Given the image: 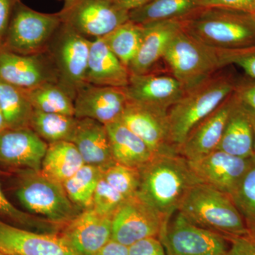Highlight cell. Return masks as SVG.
I'll list each match as a JSON object with an SVG mask.
<instances>
[{
    "label": "cell",
    "mask_w": 255,
    "mask_h": 255,
    "mask_svg": "<svg viewBox=\"0 0 255 255\" xmlns=\"http://www.w3.org/2000/svg\"><path fill=\"white\" fill-rule=\"evenodd\" d=\"M138 170L137 194L167 222L191 188L200 183L189 161L179 154L155 155Z\"/></svg>",
    "instance_id": "obj_1"
},
{
    "label": "cell",
    "mask_w": 255,
    "mask_h": 255,
    "mask_svg": "<svg viewBox=\"0 0 255 255\" xmlns=\"http://www.w3.org/2000/svg\"><path fill=\"white\" fill-rule=\"evenodd\" d=\"M179 21L183 31L214 49L238 52L255 48V18L250 13L201 7Z\"/></svg>",
    "instance_id": "obj_2"
},
{
    "label": "cell",
    "mask_w": 255,
    "mask_h": 255,
    "mask_svg": "<svg viewBox=\"0 0 255 255\" xmlns=\"http://www.w3.org/2000/svg\"><path fill=\"white\" fill-rule=\"evenodd\" d=\"M240 78L232 71L219 72L185 92L167 112L171 140L179 148L193 128L236 90Z\"/></svg>",
    "instance_id": "obj_3"
},
{
    "label": "cell",
    "mask_w": 255,
    "mask_h": 255,
    "mask_svg": "<svg viewBox=\"0 0 255 255\" xmlns=\"http://www.w3.org/2000/svg\"><path fill=\"white\" fill-rule=\"evenodd\" d=\"M178 211L193 224L226 238L248 236L244 217L231 196L202 183L191 188Z\"/></svg>",
    "instance_id": "obj_4"
},
{
    "label": "cell",
    "mask_w": 255,
    "mask_h": 255,
    "mask_svg": "<svg viewBox=\"0 0 255 255\" xmlns=\"http://www.w3.org/2000/svg\"><path fill=\"white\" fill-rule=\"evenodd\" d=\"M230 58L231 52L206 46L181 28L169 42L162 59L187 92L231 65Z\"/></svg>",
    "instance_id": "obj_5"
},
{
    "label": "cell",
    "mask_w": 255,
    "mask_h": 255,
    "mask_svg": "<svg viewBox=\"0 0 255 255\" xmlns=\"http://www.w3.org/2000/svg\"><path fill=\"white\" fill-rule=\"evenodd\" d=\"M15 194L31 214L38 215L59 228L73 219L81 210L69 199L63 184L46 177L41 171L13 170Z\"/></svg>",
    "instance_id": "obj_6"
},
{
    "label": "cell",
    "mask_w": 255,
    "mask_h": 255,
    "mask_svg": "<svg viewBox=\"0 0 255 255\" xmlns=\"http://www.w3.org/2000/svg\"><path fill=\"white\" fill-rule=\"evenodd\" d=\"M61 23L59 13L38 12L20 0L14 5L1 48L21 55L45 53Z\"/></svg>",
    "instance_id": "obj_7"
},
{
    "label": "cell",
    "mask_w": 255,
    "mask_h": 255,
    "mask_svg": "<svg viewBox=\"0 0 255 255\" xmlns=\"http://www.w3.org/2000/svg\"><path fill=\"white\" fill-rule=\"evenodd\" d=\"M91 41L62 22L47 48L56 70L58 85L73 101L77 92L87 84Z\"/></svg>",
    "instance_id": "obj_8"
},
{
    "label": "cell",
    "mask_w": 255,
    "mask_h": 255,
    "mask_svg": "<svg viewBox=\"0 0 255 255\" xmlns=\"http://www.w3.org/2000/svg\"><path fill=\"white\" fill-rule=\"evenodd\" d=\"M159 240L166 255H228V238L188 221L177 211L166 223Z\"/></svg>",
    "instance_id": "obj_9"
},
{
    "label": "cell",
    "mask_w": 255,
    "mask_h": 255,
    "mask_svg": "<svg viewBox=\"0 0 255 255\" xmlns=\"http://www.w3.org/2000/svg\"><path fill=\"white\" fill-rule=\"evenodd\" d=\"M58 13L62 22L90 41L104 38L129 21V11L114 0H76L64 4Z\"/></svg>",
    "instance_id": "obj_10"
},
{
    "label": "cell",
    "mask_w": 255,
    "mask_h": 255,
    "mask_svg": "<svg viewBox=\"0 0 255 255\" xmlns=\"http://www.w3.org/2000/svg\"><path fill=\"white\" fill-rule=\"evenodd\" d=\"M167 223L137 194L127 199L112 216V240L129 247L146 238H159Z\"/></svg>",
    "instance_id": "obj_11"
},
{
    "label": "cell",
    "mask_w": 255,
    "mask_h": 255,
    "mask_svg": "<svg viewBox=\"0 0 255 255\" xmlns=\"http://www.w3.org/2000/svg\"><path fill=\"white\" fill-rule=\"evenodd\" d=\"M167 112L128 100L119 121L156 155L179 154L171 140Z\"/></svg>",
    "instance_id": "obj_12"
},
{
    "label": "cell",
    "mask_w": 255,
    "mask_h": 255,
    "mask_svg": "<svg viewBox=\"0 0 255 255\" xmlns=\"http://www.w3.org/2000/svg\"><path fill=\"white\" fill-rule=\"evenodd\" d=\"M0 253L4 255H81L59 233L30 231L1 219Z\"/></svg>",
    "instance_id": "obj_13"
},
{
    "label": "cell",
    "mask_w": 255,
    "mask_h": 255,
    "mask_svg": "<svg viewBox=\"0 0 255 255\" xmlns=\"http://www.w3.org/2000/svg\"><path fill=\"white\" fill-rule=\"evenodd\" d=\"M0 81L23 90L57 82L54 65L47 52L21 55L0 47Z\"/></svg>",
    "instance_id": "obj_14"
},
{
    "label": "cell",
    "mask_w": 255,
    "mask_h": 255,
    "mask_svg": "<svg viewBox=\"0 0 255 255\" xmlns=\"http://www.w3.org/2000/svg\"><path fill=\"white\" fill-rule=\"evenodd\" d=\"M48 145L30 127L6 128L0 133V166L41 171Z\"/></svg>",
    "instance_id": "obj_15"
},
{
    "label": "cell",
    "mask_w": 255,
    "mask_h": 255,
    "mask_svg": "<svg viewBox=\"0 0 255 255\" xmlns=\"http://www.w3.org/2000/svg\"><path fill=\"white\" fill-rule=\"evenodd\" d=\"M253 157L243 158L216 150L200 158L188 161L200 183L231 196Z\"/></svg>",
    "instance_id": "obj_16"
},
{
    "label": "cell",
    "mask_w": 255,
    "mask_h": 255,
    "mask_svg": "<svg viewBox=\"0 0 255 255\" xmlns=\"http://www.w3.org/2000/svg\"><path fill=\"white\" fill-rule=\"evenodd\" d=\"M124 89L129 101L166 112L185 93L182 84L173 75L153 71L130 74L128 83Z\"/></svg>",
    "instance_id": "obj_17"
},
{
    "label": "cell",
    "mask_w": 255,
    "mask_h": 255,
    "mask_svg": "<svg viewBox=\"0 0 255 255\" xmlns=\"http://www.w3.org/2000/svg\"><path fill=\"white\" fill-rule=\"evenodd\" d=\"M58 233L79 254L95 255L112 240V217L88 208L80 211Z\"/></svg>",
    "instance_id": "obj_18"
},
{
    "label": "cell",
    "mask_w": 255,
    "mask_h": 255,
    "mask_svg": "<svg viewBox=\"0 0 255 255\" xmlns=\"http://www.w3.org/2000/svg\"><path fill=\"white\" fill-rule=\"evenodd\" d=\"M128 101L124 88L86 84L74 99L75 117L94 119L108 125L119 120Z\"/></svg>",
    "instance_id": "obj_19"
},
{
    "label": "cell",
    "mask_w": 255,
    "mask_h": 255,
    "mask_svg": "<svg viewBox=\"0 0 255 255\" xmlns=\"http://www.w3.org/2000/svg\"><path fill=\"white\" fill-rule=\"evenodd\" d=\"M238 100L237 94L234 91L216 110L199 122L179 147V155L187 160H194L217 150L228 117Z\"/></svg>",
    "instance_id": "obj_20"
},
{
    "label": "cell",
    "mask_w": 255,
    "mask_h": 255,
    "mask_svg": "<svg viewBox=\"0 0 255 255\" xmlns=\"http://www.w3.org/2000/svg\"><path fill=\"white\" fill-rule=\"evenodd\" d=\"M142 26L143 33L140 48L128 68L129 73L134 75L153 71L154 66L163 58L169 42L182 28L179 20L159 21Z\"/></svg>",
    "instance_id": "obj_21"
},
{
    "label": "cell",
    "mask_w": 255,
    "mask_h": 255,
    "mask_svg": "<svg viewBox=\"0 0 255 255\" xmlns=\"http://www.w3.org/2000/svg\"><path fill=\"white\" fill-rule=\"evenodd\" d=\"M85 164L102 170L116 163L106 126L91 119H78L73 140Z\"/></svg>",
    "instance_id": "obj_22"
},
{
    "label": "cell",
    "mask_w": 255,
    "mask_h": 255,
    "mask_svg": "<svg viewBox=\"0 0 255 255\" xmlns=\"http://www.w3.org/2000/svg\"><path fill=\"white\" fill-rule=\"evenodd\" d=\"M129 78L128 69L111 51L102 38L91 41L87 84L124 88L128 83Z\"/></svg>",
    "instance_id": "obj_23"
},
{
    "label": "cell",
    "mask_w": 255,
    "mask_h": 255,
    "mask_svg": "<svg viewBox=\"0 0 255 255\" xmlns=\"http://www.w3.org/2000/svg\"><path fill=\"white\" fill-rule=\"evenodd\" d=\"M217 150L243 158L255 155L252 113L239 98L228 117Z\"/></svg>",
    "instance_id": "obj_24"
},
{
    "label": "cell",
    "mask_w": 255,
    "mask_h": 255,
    "mask_svg": "<svg viewBox=\"0 0 255 255\" xmlns=\"http://www.w3.org/2000/svg\"><path fill=\"white\" fill-rule=\"evenodd\" d=\"M114 158L117 163L140 169L156 155L141 138L117 121L106 125Z\"/></svg>",
    "instance_id": "obj_25"
},
{
    "label": "cell",
    "mask_w": 255,
    "mask_h": 255,
    "mask_svg": "<svg viewBox=\"0 0 255 255\" xmlns=\"http://www.w3.org/2000/svg\"><path fill=\"white\" fill-rule=\"evenodd\" d=\"M84 164L85 162L73 142H55L48 144L41 172L46 177L63 184Z\"/></svg>",
    "instance_id": "obj_26"
},
{
    "label": "cell",
    "mask_w": 255,
    "mask_h": 255,
    "mask_svg": "<svg viewBox=\"0 0 255 255\" xmlns=\"http://www.w3.org/2000/svg\"><path fill=\"white\" fill-rule=\"evenodd\" d=\"M201 7V0H152L129 11V21L145 25L180 20Z\"/></svg>",
    "instance_id": "obj_27"
},
{
    "label": "cell",
    "mask_w": 255,
    "mask_h": 255,
    "mask_svg": "<svg viewBox=\"0 0 255 255\" xmlns=\"http://www.w3.org/2000/svg\"><path fill=\"white\" fill-rule=\"evenodd\" d=\"M78 119L65 114L45 113L33 110L30 128L47 143L73 140Z\"/></svg>",
    "instance_id": "obj_28"
},
{
    "label": "cell",
    "mask_w": 255,
    "mask_h": 255,
    "mask_svg": "<svg viewBox=\"0 0 255 255\" xmlns=\"http://www.w3.org/2000/svg\"><path fill=\"white\" fill-rule=\"evenodd\" d=\"M0 110L7 128L30 127L33 108L26 90L0 81Z\"/></svg>",
    "instance_id": "obj_29"
},
{
    "label": "cell",
    "mask_w": 255,
    "mask_h": 255,
    "mask_svg": "<svg viewBox=\"0 0 255 255\" xmlns=\"http://www.w3.org/2000/svg\"><path fill=\"white\" fill-rule=\"evenodd\" d=\"M25 90L33 110L75 117L73 99L57 82H48Z\"/></svg>",
    "instance_id": "obj_30"
},
{
    "label": "cell",
    "mask_w": 255,
    "mask_h": 255,
    "mask_svg": "<svg viewBox=\"0 0 255 255\" xmlns=\"http://www.w3.org/2000/svg\"><path fill=\"white\" fill-rule=\"evenodd\" d=\"M102 174V169L85 164L64 182L63 186L67 195L79 209L82 211L91 207L94 194Z\"/></svg>",
    "instance_id": "obj_31"
},
{
    "label": "cell",
    "mask_w": 255,
    "mask_h": 255,
    "mask_svg": "<svg viewBox=\"0 0 255 255\" xmlns=\"http://www.w3.org/2000/svg\"><path fill=\"white\" fill-rule=\"evenodd\" d=\"M142 33V25L128 21L102 38L111 51L128 68L140 48Z\"/></svg>",
    "instance_id": "obj_32"
},
{
    "label": "cell",
    "mask_w": 255,
    "mask_h": 255,
    "mask_svg": "<svg viewBox=\"0 0 255 255\" xmlns=\"http://www.w3.org/2000/svg\"><path fill=\"white\" fill-rule=\"evenodd\" d=\"M0 219L30 231L58 233L59 228L42 218L36 217L15 207L5 196L0 184Z\"/></svg>",
    "instance_id": "obj_33"
},
{
    "label": "cell",
    "mask_w": 255,
    "mask_h": 255,
    "mask_svg": "<svg viewBox=\"0 0 255 255\" xmlns=\"http://www.w3.org/2000/svg\"><path fill=\"white\" fill-rule=\"evenodd\" d=\"M103 177L126 199H130L138 193L140 187L138 169L116 162L103 170Z\"/></svg>",
    "instance_id": "obj_34"
},
{
    "label": "cell",
    "mask_w": 255,
    "mask_h": 255,
    "mask_svg": "<svg viewBox=\"0 0 255 255\" xmlns=\"http://www.w3.org/2000/svg\"><path fill=\"white\" fill-rule=\"evenodd\" d=\"M244 219L255 218V156L231 196Z\"/></svg>",
    "instance_id": "obj_35"
},
{
    "label": "cell",
    "mask_w": 255,
    "mask_h": 255,
    "mask_svg": "<svg viewBox=\"0 0 255 255\" xmlns=\"http://www.w3.org/2000/svg\"><path fill=\"white\" fill-rule=\"evenodd\" d=\"M127 200L107 182L102 174L94 194L91 207L98 214L112 217Z\"/></svg>",
    "instance_id": "obj_36"
},
{
    "label": "cell",
    "mask_w": 255,
    "mask_h": 255,
    "mask_svg": "<svg viewBox=\"0 0 255 255\" xmlns=\"http://www.w3.org/2000/svg\"><path fill=\"white\" fill-rule=\"evenodd\" d=\"M201 7H218L255 14V0H201Z\"/></svg>",
    "instance_id": "obj_37"
},
{
    "label": "cell",
    "mask_w": 255,
    "mask_h": 255,
    "mask_svg": "<svg viewBox=\"0 0 255 255\" xmlns=\"http://www.w3.org/2000/svg\"><path fill=\"white\" fill-rule=\"evenodd\" d=\"M235 92L246 108L255 114V80L251 78H240Z\"/></svg>",
    "instance_id": "obj_38"
},
{
    "label": "cell",
    "mask_w": 255,
    "mask_h": 255,
    "mask_svg": "<svg viewBox=\"0 0 255 255\" xmlns=\"http://www.w3.org/2000/svg\"><path fill=\"white\" fill-rule=\"evenodd\" d=\"M129 255H166L164 247L157 238H149L128 247Z\"/></svg>",
    "instance_id": "obj_39"
},
{
    "label": "cell",
    "mask_w": 255,
    "mask_h": 255,
    "mask_svg": "<svg viewBox=\"0 0 255 255\" xmlns=\"http://www.w3.org/2000/svg\"><path fill=\"white\" fill-rule=\"evenodd\" d=\"M231 65H238L243 69L247 78L255 80V48L233 53Z\"/></svg>",
    "instance_id": "obj_40"
},
{
    "label": "cell",
    "mask_w": 255,
    "mask_h": 255,
    "mask_svg": "<svg viewBox=\"0 0 255 255\" xmlns=\"http://www.w3.org/2000/svg\"><path fill=\"white\" fill-rule=\"evenodd\" d=\"M230 243L228 255H255V241L248 236L228 238Z\"/></svg>",
    "instance_id": "obj_41"
},
{
    "label": "cell",
    "mask_w": 255,
    "mask_h": 255,
    "mask_svg": "<svg viewBox=\"0 0 255 255\" xmlns=\"http://www.w3.org/2000/svg\"><path fill=\"white\" fill-rule=\"evenodd\" d=\"M20 0H0V47L7 30L14 5Z\"/></svg>",
    "instance_id": "obj_42"
},
{
    "label": "cell",
    "mask_w": 255,
    "mask_h": 255,
    "mask_svg": "<svg viewBox=\"0 0 255 255\" xmlns=\"http://www.w3.org/2000/svg\"><path fill=\"white\" fill-rule=\"evenodd\" d=\"M95 255H129L128 247L111 240Z\"/></svg>",
    "instance_id": "obj_43"
},
{
    "label": "cell",
    "mask_w": 255,
    "mask_h": 255,
    "mask_svg": "<svg viewBox=\"0 0 255 255\" xmlns=\"http://www.w3.org/2000/svg\"><path fill=\"white\" fill-rule=\"evenodd\" d=\"M151 1L152 0H114L117 6L128 11L140 7Z\"/></svg>",
    "instance_id": "obj_44"
},
{
    "label": "cell",
    "mask_w": 255,
    "mask_h": 255,
    "mask_svg": "<svg viewBox=\"0 0 255 255\" xmlns=\"http://www.w3.org/2000/svg\"><path fill=\"white\" fill-rule=\"evenodd\" d=\"M248 237L255 241V218L245 219Z\"/></svg>",
    "instance_id": "obj_45"
},
{
    "label": "cell",
    "mask_w": 255,
    "mask_h": 255,
    "mask_svg": "<svg viewBox=\"0 0 255 255\" xmlns=\"http://www.w3.org/2000/svg\"><path fill=\"white\" fill-rule=\"evenodd\" d=\"M6 128H7V127H6V122H5L2 112H1V110H0V133Z\"/></svg>",
    "instance_id": "obj_46"
},
{
    "label": "cell",
    "mask_w": 255,
    "mask_h": 255,
    "mask_svg": "<svg viewBox=\"0 0 255 255\" xmlns=\"http://www.w3.org/2000/svg\"><path fill=\"white\" fill-rule=\"evenodd\" d=\"M253 117V129H254V155L255 156V114L252 113Z\"/></svg>",
    "instance_id": "obj_47"
},
{
    "label": "cell",
    "mask_w": 255,
    "mask_h": 255,
    "mask_svg": "<svg viewBox=\"0 0 255 255\" xmlns=\"http://www.w3.org/2000/svg\"><path fill=\"white\" fill-rule=\"evenodd\" d=\"M65 4H70V3L73 2V1H76V0H63Z\"/></svg>",
    "instance_id": "obj_48"
},
{
    "label": "cell",
    "mask_w": 255,
    "mask_h": 255,
    "mask_svg": "<svg viewBox=\"0 0 255 255\" xmlns=\"http://www.w3.org/2000/svg\"><path fill=\"white\" fill-rule=\"evenodd\" d=\"M253 16H254V17H255V14H253Z\"/></svg>",
    "instance_id": "obj_49"
},
{
    "label": "cell",
    "mask_w": 255,
    "mask_h": 255,
    "mask_svg": "<svg viewBox=\"0 0 255 255\" xmlns=\"http://www.w3.org/2000/svg\"><path fill=\"white\" fill-rule=\"evenodd\" d=\"M0 255H4L1 254V253H0Z\"/></svg>",
    "instance_id": "obj_50"
}]
</instances>
